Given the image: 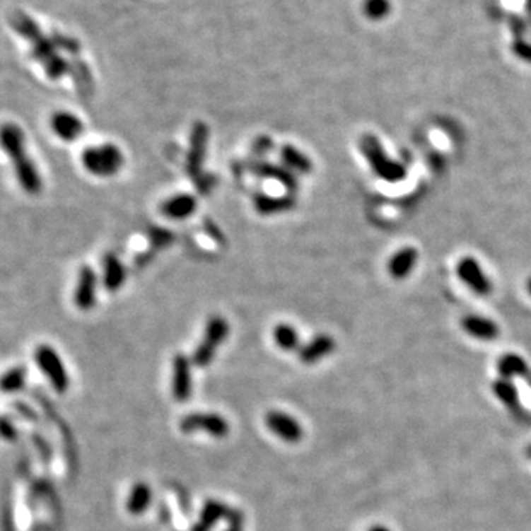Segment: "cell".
I'll use <instances>...</instances> for the list:
<instances>
[{
  "instance_id": "cell-12",
  "label": "cell",
  "mask_w": 531,
  "mask_h": 531,
  "mask_svg": "<svg viewBox=\"0 0 531 531\" xmlns=\"http://www.w3.org/2000/svg\"><path fill=\"white\" fill-rule=\"evenodd\" d=\"M13 168L16 180H18L23 191H25L30 195H37L42 192L43 180L40 176V171L27 153L13 161Z\"/></svg>"
},
{
  "instance_id": "cell-8",
  "label": "cell",
  "mask_w": 531,
  "mask_h": 531,
  "mask_svg": "<svg viewBox=\"0 0 531 531\" xmlns=\"http://www.w3.org/2000/svg\"><path fill=\"white\" fill-rule=\"evenodd\" d=\"M247 168L255 176L269 180H276L289 194H293L298 189V179L296 173L288 170L284 164L281 165L266 160H252L248 163Z\"/></svg>"
},
{
  "instance_id": "cell-26",
  "label": "cell",
  "mask_w": 531,
  "mask_h": 531,
  "mask_svg": "<svg viewBox=\"0 0 531 531\" xmlns=\"http://www.w3.org/2000/svg\"><path fill=\"white\" fill-rule=\"evenodd\" d=\"M229 509L217 501H210L204 505L202 512H201V521L205 523L207 525H214L220 520H223L228 517Z\"/></svg>"
},
{
  "instance_id": "cell-24",
  "label": "cell",
  "mask_w": 531,
  "mask_h": 531,
  "mask_svg": "<svg viewBox=\"0 0 531 531\" xmlns=\"http://www.w3.org/2000/svg\"><path fill=\"white\" fill-rule=\"evenodd\" d=\"M498 370L501 378L503 380H512L513 376H528V366L525 363L524 358L518 354H505L501 357V361L498 363Z\"/></svg>"
},
{
  "instance_id": "cell-3",
  "label": "cell",
  "mask_w": 531,
  "mask_h": 531,
  "mask_svg": "<svg viewBox=\"0 0 531 531\" xmlns=\"http://www.w3.org/2000/svg\"><path fill=\"white\" fill-rule=\"evenodd\" d=\"M229 335V323L221 316H211L205 327L204 338L192 354V363L198 368H207L216 356L217 349Z\"/></svg>"
},
{
  "instance_id": "cell-35",
  "label": "cell",
  "mask_w": 531,
  "mask_h": 531,
  "mask_svg": "<svg viewBox=\"0 0 531 531\" xmlns=\"http://www.w3.org/2000/svg\"><path fill=\"white\" fill-rule=\"evenodd\" d=\"M527 291H528V294L531 297V278L527 281Z\"/></svg>"
},
{
  "instance_id": "cell-19",
  "label": "cell",
  "mask_w": 531,
  "mask_h": 531,
  "mask_svg": "<svg viewBox=\"0 0 531 531\" xmlns=\"http://www.w3.org/2000/svg\"><path fill=\"white\" fill-rule=\"evenodd\" d=\"M462 328L468 335L482 341H491L499 335L498 323L478 315H468L462 319Z\"/></svg>"
},
{
  "instance_id": "cell-32",
  "label": "cell",
  "mask_w": 531,
  "mask_h": 531,
  "mask_svg": "<svg viewBox=\"0 0 531 531\" xmlns=\"http://www.w3.org/2000/svg\"><path fill=\"white\" fill-rule=\"evenodd\" d=\"M21 381H23V370L13 369L4 378V385L6 388H15Z\"/></svg>"
},
{
  "instance_id": "cell-16",
  "label": "cell",
  "mask_w": 531,
  "mask_h": 531,
  "mask_svg": "<svg viewBox=\"0 0 531 531\" xmlns=\"http://www.w3.org/2000/svg\"><path fill=\"white\" fill-rule=\"evenodd\" d=\"M297 199L294 194H284L279 197L275 195H266V194H257L254 197V209L255 211L262 216H275L282 214L296 207Z\"/></svg>"
},
{
  "instance_id": "cell-36",
  "label": "cell",
  "mask_w": 531,
  "mask_h": 531,
  "mask_svg": "<svg viewBox=\"0 0 531 531\" xmlns=\"http://www.w3.org/2000/svg\"><path fill=\"white\" fill-rule=\"evenodd\" d=\"M527 456L531 459V446L527 449Z\"/></svg>"
},
{
  "instance_id": "cell-18",
  "label": "cell",
  "mask_w": 531,
  "mask_h": 531,
  "mask_svg": "<svg viewBox=\"0 0 531 531\" xmlns=\"http://www.w3.org/2000/svg\"><path fill=\"white\" fill-rule=\"evenodd\" d=\"M102 284L110 293H115L126 282V267L114 252H108L102 260Z\"/></svg>"
},
{
  "instance_id": "cell-20",
  "label": "cell",
  "mask_w": 531,
  "mask_h": 531,
  "mask_svg": "<svg viewBox=\"0 0 531 531\" xmlns=\"http://www.w3.org/2000/svg\"><path fill=\"white\" fill-rule=\"evenodd\" d=\"M418 251L414 247H404L394 254L388 262V273L394 279L407 278L418 263Z\"/></svg>"
},
{
  "instance_id": "cell-15",
  "label": "cell",
  "mask_w": 531,
  "mask_h": 531,
  "mask_svg": "<svg viewBox=\"0 0 531 531\" xmlns=\"http://www.w3.org/2000/svg\"><path fill=\"white\" fill-rule=\"evenodd\" d=\"M198 209V201L191 194H177L163 201L160 211L170 220H185L194 216Z\"/></svg>"
},
{
  "instance_id": "cell-23",
  "label": "cell",
  "mask_w": 531,
  "mask_h": 531,
  "mask_svg": "<svg viewBox=\"0 0 531 531\" xmlns=\"http://www.w3.org/2000/svg\"><path fill=\"white\" fill-rule=\"evenodd\" d=\"M273 338H275L276 346L285 351L300 350L301 347L300 334L293 325H289V323L276 325L275 329H273Z\"/></svg>"
},
{
  "instance_id": "cell-11",
  "label": "cell",
  "mask_w": 531,
  "mask_h": 531,
  "mask_svg": "<svg viewBox=\"0 0 531 531\" xmlns=\"http://www.w3.org/2000/svg\"><path fill=\"white\" fill-rule=\"evenodd\" d=\"M264 421L269 430L285 443H298L303 438L301 424L281 410H270Z\"/></svg>"
},
{
  "instance_id": "cell-22",
  "label": "cell",
  "mask_w": 531,
  "mask_h": 531,
  "mask_svg": "<svg viewBox=\"0 0 531 531\" xmlns=\"http://www.w3.org/2000/svg\"><path fill=\"white\" fill-rule=\"evenodd\" d=\"M493 391L496 396H498V399L510 410L512 415H515L517 418H520L523 414H524V409L520 403V396H518V391H517V387L513 385L509 380H498L494 384H493Z\"/></svg>"
},
{
  "instance_id": "cell-29",
  "label": "cell",
  "mask_w": 531,
  "mask_h": 531,
  "mask_svg": "<svg viewBox=\"0 0 531 531\" xmlns=\"http://www.w3.org/2000/svg\"><path fill=\"white\" fill-rule=\"evenodd\" d=\"M273 148H275V144H273V139L269 138V136H259V138H255L251 146L255 156H260V157L266 156V153L270 152Z\"/></svg>"
},
{
  "instance_id": "cell-34",
  "label": "cell",
  "mask_w": 531,
  "mask_h": 531,
  "mask_svg": "<svg viewBox=\"0 0 531 531\" xmlns=\"http://www.w3.org/2000/svg\"><path fill=\"white\" fill-rule=\"evenodd\" d=\"M370 531H390V530L384 525H375L373 528H370Z\"/></svg>"
},
{
  "instance_id": "cell-9",
  "label": "cell",
  "mask_w": 531,
  "mask_h": 531,
  "mask_svg": "<svg viewBox=\"0 0 531 531\" xmlns=\"http://www.w3.org/2000/svg\"><path fill=\"white\" fill-rule=\"evenodd\" d=\"M192 358L185 354H177L173 361V375H171V392L175 400L185 403L192 396Z\"/></svg>"
},
{
  "instance_id": "cell-21",
  "label": "cell",
  "mask_w": 531,
  "mask_h": 531,
  "mask_svg": "<svg viewBox=\"0 0 531 531\" xmlns=\"http://www.w3.org/2000/svg\"><path fill=\"white\" fill-rule=\"evenodd\" d=\"M279 157H281L282 164L288 170L293 171V173H298V175L312 173V170H313L312 160L308 158V156H305V153L303 151H300L298 148H296L294 145L285 144L281 148Z\"/></svg>"
},
{
  "instance_id": "cell-7",
  "label": "cell",
  "mask_w": 531,
  "mask_h": 531,
  "mask_svg": "<svg viewBox=\"0 0 531 531\" xmlns=\"http://www.w3.org/2000/svg\"><path fill=\"white\" fill-rule=\"evenodd\" d=\"M456 273L459 279L478 296H489L493 289L491 281L486 275L483 267L474 259V257H464L456 264Z\"/></svg>"
},
{
  "instance_id": "cell-5",
  "label": "cell",
  "mask_w": 531,
  "mask_h": 531,
  "mask_svg": "<svg viewBox=\"0 0 531 531\" xmlns=\"http://www.w3.org/2000/svg\"><path fill=\"white\" fill-rule=\"evenodd\" d=\"M34 357H36L40 370L47 376L50 384L57 388V391L64 392L68 388L70 380H68L65 365L57 350L50 346H40Z\"/></svg>"
},
{
  "instance_id": "cell-14",
  "label": "cell",
  "mask_w": 531,
  "mask_h": 531,
  "mask_svg": "<svg viewBox=\"0 0 531 531\" xmlns=\"http://www.w3.org/2000/svg\"><path fill=\"white\" fill-rule=\"evenodd\" d=\"M50 127L58 138L65 142H74L84 132L81 119L68 111H57L50 118Z\"/></svg>"
},
{
  "instance_id": "cell-31",
  "label": "cell",
  "mask_w": 531,
  "mask_h": 531,
  "mask_svg": "<svg viewBox=\"0 0 531 531\" xmlns=\"http://www.w3.org/2000/svg\"><path fill=\"white\" fill-rule=\"evenodd\" d=\"M214 182H216V179H214V176H211V175H202V176H199V177L195 180L197 187H198V191H199V194H202V195L209 194L210 189H213Z\"/></svg>"
},
{
  "instance_id": "cell-2",
  "label": "cell",
  "mask_w": 531,
  "mask_h": 531,
  "mask_svg": "<svg viewBox=\"0 0 531 531\" xmlns=\"http://www.w3.org/2000/svg\"><path fill=\"white\" fill-rule=\"evenodd\" d=\"M81 164L91 175L98 177H112L124 165L122 149L114 144L89 146L81 152Z\"/></svg>"
},
{
  "instance_id": "cell-28",
  "label": "cell",
  "mask_w": 531,
  "mask_h": 531,
  "mask_svg": "<svg viewBox=\"0 0 531 531\" xmlns=\"http://www.w3.org/2000/svg\"><path fill=\"white\" fill-rule=\"evenodd\" d=\"M173 239H175V235L167 229L153 228L151 231V243L153 244V247L164 248V247H167V245L173 243Z\"/></svg>"
},
{
  "instance_id": "cell-30",
  "label": "cell",
  "mask_w": 531,
  "mask_h": 531,
  "mask_svg": "<svg viewBox=\"0 0 531 531\" xmlns=\"http://www.w3.org/2000/svg\"><path fill=\"white\" fill-rule=\"evenodd\" d=\"M226 520L229 521V528L228 531H243V524H244V515L239 510H232L229 509Z\"/></svg>"
},
{
  "instance_id": "cell-4",
  "label": "cell",
  "mask_w": 531,
  "mask_h": 531,
  "mask_svg": "<svg viewBox=\"0 0 531 531\" xmlns=\"http://www.w3.org/2000/svg\"><path fill=\"white\" fill-rule=\"evenodd\" d=\"M209 138H210L209 126L202 122H197L191 130L189 148H187L186 164H185L187 176L194 180H197L199 176L204 175V163H205V158H207Z\"/></svg>"
},
{
  "instance_id": "cell-37",
  "label": "cell",
  "mask_w": 531,
  "mask_h": 531,
  "mask_svg": "<svg viewBox=\"0 0 531 531\" xmlns=\"http://www.w3.org/2000/svg\"><path fill=\"white\" fill-rule=\"evenodd\" d=\"M527 380H528V383H530V385H531V375H528V378H527Z\"/></svg>"
},
{
  "instance_id": "cell-17",
  "label": "cell",
  "mask_w": 531,
  "mask_h": 531,
  "mask_svg": "<svg viewBox=\"0 0 531 531\" xmlns=\"http://www.w3.org/2000/svg\"><path fill=\"white\" fill-rule=\"evenodd\" d=\"M335 350V339L331 335L319 334L298 350L300 361L305 365L316 363Z\"/></svg>"
},
{
  "instance_id": "cell-1",
  "label": "cell",
  "mask_w": 531,
  "mask_h": 531,
  "mask_svg": "<svg viewBox=\"0 0 531 531\" xmlns=\"http://www.w3.org/2000/svg\"><path fill=\"white\" fill-rule=\"evenodd\" d=\"M363 157L369 163L373 173L388 183H397L406 177V167L391 158L381 141L373 134H363L358 142Z\"/></svg>"
},
{
  "instance_id": "cell-33",
  "label": "cell",
  "mask_w": 531,
  "mask_h": 531,
  "mask_svg": "<svg viewBox=\"0 0 531 531\" xmlns=\"http://www.w3.org/2000/svg\"><path fill=\"white\" fill-rule=\"evenodd\" d=\"M192 531H210V525H207L205 523L199 521L198 524H195V525L192 527Z\"/></svg>"
},
{
  "instance_id": "cell-6",
  "label": "cell",
  "mask_w": 531,
  "mask_h": 531,
  "mask_svg": "<svg viewBox=\"0 0 531 531\" xmlns=\"http://www.w3.org/2000/svg\"><path fill=\"white\" fill-rule=\"evenodd\" d=\"M180 430L183 433H195V431H204L216 438H225L231 426L229 422L217 414H209V412H194L186 415L180 421Z\"/></svg>"
},
{
  "instance_id": "cell-25",
  "label": "cell",
  "mask_w": 531,
  "mask_h": 531,
  "mask_svg": "<svg viewBox=\"0 0 531 531\" xmlns=\"http://www.w3.org/2000/svg\"><path fill=\"white\" fill-rule=\"evenodd\" d=\"M151 501H152V491L149 486H146L145 483H138L132 489L129 494L126 508L132 515H141V513H144L148 509Z\"/></svg>"
},
{
  "instance_id": "cell-10",
  "label": "cell",
  "mask_w": 531,
  "mask_h": 531,
  "mask_svg": "<svg viewBox=\"0 0 531 531\" xmlns=\"http://www.w3.org/2000/svg\"><path fill=\"white\" fill-rule=\"evenodd\" d=\"M98 275L91 266H81L78 270L77 285L74 291V303L78 310L89 312L96 304Z\"/></svg>"
},
{
  "instance_id": "cell-13",
  "label": "cell",
  "mask_w": 531,
  "mask_h": 531,
  "mask_svg": "<svg viewBox=\"0 0 531 531\" xmlns=\"http://www.w3.org/2000/svg\"><path fill=\"white\" fill-rule=\"evenodd\" d=\"M0 148L12 161L25 156L27 144L24 130L15 123H5L0 126Z\"/></svg>"
},
{
  "instance_id": "cell-27",
  "label": "cell",
  "mask_w": 531,
  "mask_h": 531,
  "mask_svg": "<svg viewBox=\"0 0 531 531\" xmlns=\"http://www.w3.org/2000/svg\"><path fill=\"white\" fill-rule=\"evenodd\" d=\"M390 4L388 0H365L363 12L370 20H381L388 13Z\"/></svg>"
}]
</instances>
